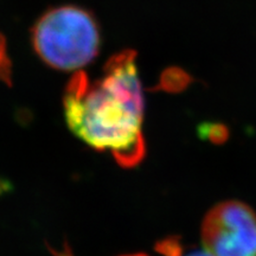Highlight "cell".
<instances>
[{
	"label": "cell",
	"mask_w": 256,
	"mask_h": 256,
	"mask_svg": "<svg viewBox=\"0 0 256 256\" xmlns=\"http://www.w3.org/2000/svg\"><path fill=\"white\" fill-rule=\"evenodd\" d=\"M136 60L130 49L112 56L95 81L78 72L63 98L69 130L96 151L110 152L122 168L138 165L146 153L145 102Z\"/></svg>",
	"instance_id": "cell-1"
},
{
	"label": "cell",
	"mask_w": 256,
	"mask_h": 256,
	"mask_svg": "<svg viewBox=\"0 0 256 256\" xmlns=\"http://www.w3.org/2000/svg\"><path fill=\"white\" fill-rule=\"evenodd\" d=\"M37 56L51 68L72 72L90 64L100 52L101 32L88 10L63 5L46 11L31 30Z\"/></svg>",
	"instance_id": "cell-2"
},
{
	"label": "cell",
	"mask_w": 256,
	"mask_h": 256,
	"mask_svg": "<svg viewBox=\"0 0 256 256\" xmlns=\"http://www.w3.org/2000/svg\"><path fill=\"white\" fill-rule=\"evenodd\" d=\"M200 238L212 256H256L255 211L242 202H222L204 217Z\"/></svg>",
	"instance_id": "cell-3"
},
{
	"label": "cell",
	"mask_w": 256,
	"mask_h": 256,
	"mask_svg": "<svg viewBox=\"0 0 256 256\" xmlns=\"http://www.w3.org/2000/svg\"><path fill=\"white\" fill-rule=\"evenodd\" d=\"M12 64L8 54V43L2 34H0V81L11 84Z\"/></svg>",
	"instance_id": "cell-4"
},
{
	"label": "cell",
	"mask_w": 256,
	"mask_h": 256,
	"mask_svg": "<svg viewBox=\"0 0 256 256\" xmlns=\"http://www.w3.org/2000/svg\"><path fill=\"white\" fill-rule=\"evenodd\" d=\"M185 256H212L210 254V252H208L206 249H203V250H197V252H192L190 254L185 255Z\"/></svg>",
	"instance_id": "cell-5"
},
{
	"label": "cell",
	"mask_w": 256,
	"mask_h": 256,
	"mask_svg": "<svg viewBox=\"0 0 256 256\" xmlns=\"http://www.w3.org/2000/svg\"><path fill=\"white\" fill-rule=\"evenodd\" d=\"M126 256H147V255H144V254H134V255H126Z\"/></svg>",
	"instance_id": "cell-6"
}]
</instances>
